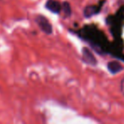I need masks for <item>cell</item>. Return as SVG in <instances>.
<instances>
[{"mask_svg":"<svg viewBox=\"0 0 124 124\" xmlns=\"http://www.w3.org/2000/svg\"><path fill=\"white\" fill-rule=\"evenodd\" d=\"M45 7L54 14H60L61 11V4L57 0H48L45 4Z\"/></svg>","mask_w":124,"mask_h":124,"instance_id":"cell-4","label":"cell"},{"mask_svg":"<svg viewBox=\"0 0 124 124\" xmlns=\"http://www.w3.org/2000/svg\"><path fill=\"white\" fill-rule=\"evenodd\" d=\"M101 5H88L85 7L83 10V16L86 18H89L100 13Z\"/></svg>","mask_w":124,"mask_h":124,"instance_id":"cell-5","label":"cell"},{"mask_svg":"<svg viewBox=\"0 0 124 124\" xmlns=\"http://www.w3.org/2000/svg\"><path fill=\"white\" fill-rule=\"evenodd\" d=\"M36 22L43 32H45L48 35L52 34V32H53V26H52L51 23L48 21V20L46 17L39 15V16H37Z\"/></svg>","mask_w":124,"mask_h":124,"instance_id":"cell-2","label":"cell"},{"mask_svg":"<svg viewBox=\"0 0 124 124\" xmlns=\"http://www.w3.org/2000/svg\"><path fill=\"white\" fill-rule=\"evenodd\" d=\"M61 10H63L66 16H70L71 15V5H70L68 2H64L61 4Z\"/></svg>","mask_w":124,"mask_h":124,"instance_id":"cell-7","label":"cell"},{"mask_svg":"<svg viewBox=\"0 0 124 124\" xmlns=\"http://www.w3.org/2000/svg\"><path fill=\"white\" fill-rule=\"evenodd\" d=\"M119 3L120 4H124V0H119Z\"/></svg>","mask_w":124,"mask_h":124,"instance_id":"cell-9","label":"cell"},{"mask_svg":"<svg viewBox=\"0 0 124 124\" xmlns=\"http://www.w3.org/2000/svg\"><path fill=\"white\" fill-rule=\"evenodd\" d=\"M81 37H83L84 39L88 40V42H90V43H92V45L96 48L97 51L98 50L99 51L104 50L105 52H106L105 51L106 50L105 46L107 45L106 38L99 30L93 29L90 26L83 28L81 33Z\"/></svg>","mask_w":124,"mask_h":124,"instance_id":"cell-1","label":"cell"},{"mask_svg":"<svg viewBox=\"0 0 124 124\" xmlns=\"http://www.w3.org/2000/svg\"><path fill=\"white\" fill-rule=\"evenodd\" d=\"M121 90H122V93H123V95H124V78L122 79V83H121Z\"/></svg>","mask_w":124,"mask_h":124,"instance_id":"cell-8","label":"cell"},{"mask_svg":"<svg viewBox=\"0 0 124 124\" xmlns=\"http://www.w3.org/2000/svg\"><path fill=\"white\" fill-rule=\"evenodd\" d=\"M83 54V60L88 65L90 66H95L97 64V60L94 57L93 54L91 52V50L88 48H83L82 50Z\"/></svg>","mask_w":124,"mask_h":124,"instance_id":"cell-3","label":"cell"},{"mask_svg":"<svg viewBox=\"0 0 124 124\" xmlns=\"http://www.w3.org/2000/svg\"><path fill=\"white\" fill-rule=\"evenodd\" d=\"M107 68L111 74H116L123 70V66H122V64L119 61H116V60L109 62L107 64Z\"/></svg>","mask_w":124,"mask_h":124,"instance_id":"cell-6","label":"cell"}]
</instances>
